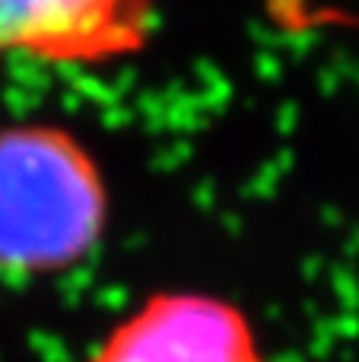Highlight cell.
Masks as SVG:
<instances>
[{"label": "cell", "instance_id": "6da1fadb", "mask_svg": "<svg viewBox=\"0 0 359 362\" xmlns=\"http://www.w3.org/2000/svg\"><path fill=\"white\" fill-rule=\"evenodd\" d=\"M108 226L93 150L51 121L0 124V276L51 280L80 267Z\"/></svg>", "mask_w": 359, "mask_h": 362}, {"label": "cell", "instance_id": "7a4b0ae2", "mask_svg": "<svg viewBox=\"0 0 359 362\" xmlns=\"http://www.w3.org/2000/svg\"><path fill=\"white\" fill-rule=\"evenodd\" d=\"M156 0H0V57L105 67L150 42Z\"/></svg>", "mask_w": 359, "mask_h": 362}, {"label": "cell", "instance_id": "3957f363", "mask_svg": "<svg viewBox=\"0 0 359 362\" xmlns=\"http://www.w3.org/2000/svg\"><path fill=\"white\" fill-rule=\"evenodd\" d=\"M89 362H271L239 305L210 293H153L114 321Z\"/></svg>", "mask_w": 359, "mask_h": 362}]
</instances>
